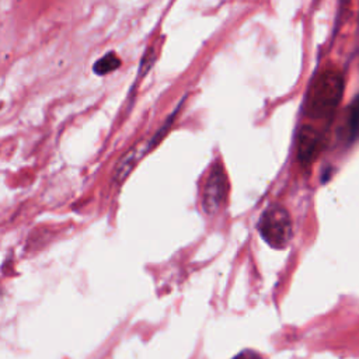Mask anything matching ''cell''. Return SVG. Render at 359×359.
<instances>
[{
    "label": "cell",
    "instance_id": "1",
    "mask_svg": "<svg viewBox=\"0 0 359 359\" xmlns=\"http://www.w3.org/2000/svg\"><path fill=\"white\" fill-rule=\"evenodd\" d=\"M344 94V79L338 69L325 67L311 81L304 111L309 116L321 119L330 116L338 107Z\"/></svg>",
    "mask_w": 359,
    "mask_h": 359
},
{
    "label": "cell",
    "instance_id": "2",
    "mask_svg": "<svg viewBox=\"0 0 359 359\" xmlns=\"http://www.w3.org/2000/svg\"><path fill=\"white\" fill-rule=\"evenodd\" d=\"M258 231L262 240L272 248H285L293 233L292 217L287 209L279 203L268 206L258 220Z\"/></svg>",
    "mask_w": 359,
    "mask_h": 359
},
{
    "label": "cell",
    "instance_id": "3",
    "mask_svg": "<svg viewBox=\"0 0 359 359\" xmlns=\"http://www.w3.org/2000/svg\"><path fill=\"white\" fill-rule=\"evenodd\" d=\"M229 191V181L220 164L212 167L202 192V206L208 215H215L223 205Z\"/></svg>",
    "mask_w": 359,
    "mask_h": 359
},
{
    "label": "cell",
    "instance_id": "4",
    "mask_svg": "<svg viewBox=\"0 0 359 359\" xmlns=\"http://www.w3.org/2000/svg\"><path fill=\"white\" fill-rule=\"evenodd\" d=\"M321 146L323 137L316 128L310 125L300 128L297 135V158L302 164H310L318 154Z\"/></svg>",
    "mask_w": 359,
    "mask_h": 359
},
{
    "label": "cell",
    "instance_id": "5",
    "mask_svg": "<svg viewBox=\"0 0 359 359\" xmlns=\"http://www.w3.org/2000/svg\"><path fill=\"white\" fill-rule=\"evenodd\" d=\"M153 139H150L144 144H136L125 156H122V158L118 161V164L115 167V171H114V177L112 178H114L115 182H122L129 175V172L132 171L135 164L142 158V156L144 153H147L151 147L156 146L157 142L153 140Z\"/></svg>",
    "mask_w": 359,
    "mask_h": 359
},
{
    "label": "cell",
    "instance_id": "6",
    "mask_svg": "<svg viewBox=\"0 0 359 359\" xmlns=\"http://www.w3.org/2000/svg\"><path fill=\"white\" fill-rule=\"evenodd\" d=\"M119 65H121V59L118 57V55L114 52H108L94 63L93 70L95 74L104 76V74H108V73L116 70L119 67Z\"/></svg>",
    "mask_w": 359,
    "mask_h": 359
},
{
    "label": "cell",
    "instance_id": "7",
    "mask_svg": "<svg viewBox=\"0 0 359 359\" xmlns=\"http://www.w3.org/2000/svg\"><path fill=\"white\" fill-rule=\"evenodd\" d=\"M233 359H264L257 351L252 349H244L241 352H238Z\"/></svg>",
    "mask_w": 359,
    "mask_h": 359
}]
</instances>
